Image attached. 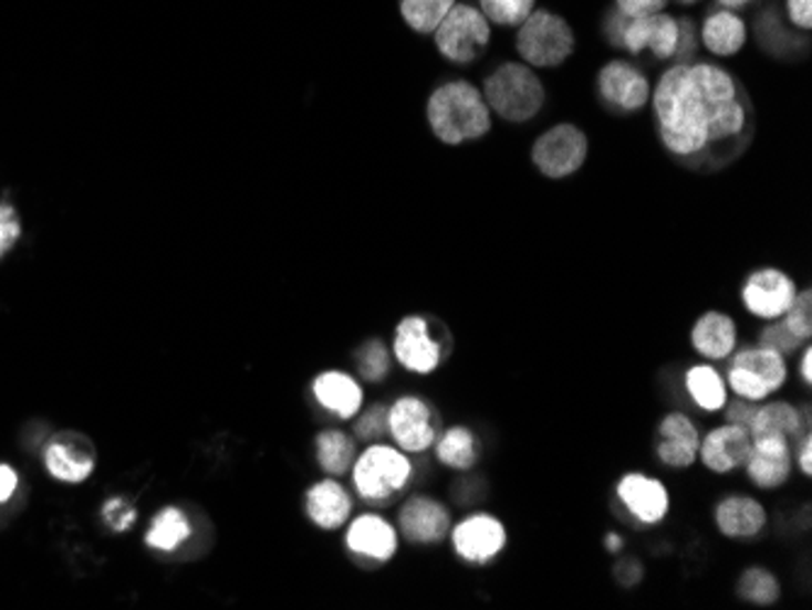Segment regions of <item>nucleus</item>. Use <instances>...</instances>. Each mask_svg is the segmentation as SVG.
I'll use <instances>...</instances> for the list:
<instances>
[{
  "mask_svg": "<svg viewBox=\"0 0 812 610\" xmlns=\"http://www.w3.org/2000/svg\"><path fill=\"white\" fill-rule=\"evenodd\" d=\"M649 101L659 144L686 168L728 166L754 137V107L745 85L710 61L669 66Z\"/></svg>",
  "mask_w": 812,
  "mask_h": 610,
  "instance_id": "nucleus-1",
  "label": "nucleus"
},
{
  "mask_svg": "<svg viewBox=\"0 0 812 610\" xmlns=\"http://www.w3.org/2000/svg\"><path fill=\"white\" fill-rule=\"evenodd\" d=\"M426 117L436 137L450 146L482 139L491 129V109L485 95L467 81L438 85L428 97Z\"/></svg>",
  "mask_w": 812,
  "mask_h": 610,
  "instance_id": "nucleus-2",
  "label": "nucleus"
},
{
  "mask_svg": "<svg viewBox=\"0 0 812 610\" xmlns=\"http://www.w3.org/2000/svg\"><path fill=\"white\" fill-rule=\"evenodd\" d=\"M482 95L491 113L516 125L533 119L545 105V88L535 71L528 64H513V61L489 73Z\"/></svg>",
  "mask_w": 812,
  "mask_h": 610,
  "instance_id": "nucleus-3",
  "label": "nucleus"
},
{
  "mask_svg": "<svg viewBox=\"0 0 812 610\" xmlns=\"http://www.w3.org/2000/svg\"><path fill=\"white\" fill-rule=\"evenodd\" d=\"M351 470L355 492L371 504H385L402 494L414 474L409 455L385 443L367 445Z\"/></svg>",
  "mask_w": 812,
  "mask_h": 610,
  "instance_id": "nucleus-4",
  "label": "nucleus"
},
{
  "mask_svg": "<svg viewBox=\"0 0 812 610\" xmlns=\"http://www.w3.org/2000/svg\"><path fill=\"white\" fill-rule=\"evenodd\" d=\"M789 380V362L781 353L764 346H747L730 356V368L725 375L728 389L740 399L767 401Z\"/></svg>",
  "mask_w": 812,
  "mask_h": 610,
  "instance_id": "nucleus-5",
  "label": "nucleus"
},
{
  "mask_svg": "<svg viewBox=\"0 0 812 610\" xmlns=\"http://www.w3.org/2000/svg\"><path fill=\"white\" fill-rule=\"evenodd\" d=\"M516 49L528 66H560L574 52V32L570 22L550 10H533L519 24Z\"/></svg>",
  "mask_w": 812,
  "mask_h": 610,
  "instance_id": "nucleus-6",
  "label": "nucleus"
},
{
  "mask_svg": "<svg viewBox=\"0 0 812 610\" xmlns=\"http://www.w3.org/2000/svg\"><path fill=\"white\" fill-rule=\"evenodd\" d=\"M491 40L489 20L475 6L458 3L436 28L438 52L452 64H475L487 52Z\"/></svg>",
  "mask_w": 812,
  "mask_h": 610,
  "instance_id": "nucleus-7",
  "label": "nucleus"
},
{
  "mask_svg": "<svg viewBox=\"0 0 812 610\" xmlns=\"http://www.w3.org/2000/svg\"><path fill=\"white\" fill-rule=\"evenodd\" d=\"M586 154H589L586 134L576 125H570V122L550 127L545 134H540L531 151L535 168L552 180L576 173V170L584 166Z\"/></svg>",
  "mask_w": 812,
  "mask_h": 610,
  "instance_id": "nucleus-8",
  "label": "nucleus"
},
{
  "mask_svg": "<svg viewBox=\"0 0 812 610\" xmlns=\"http://www.w3.org/2000/svg\"><path fill=\"white\" fill-rule=\"evenodd\" d=\"M452 550L467 565H489L507 550V526L491 514H472L450 528Z\"/></svg>",
  "mask_w": 812,
  "mask_h": 610,
  "instance_id": "nucleus-9",
  "label": "nucleus"
},
{
  "mask_svg": "<svg viewBox=\"0 0 812 610\" xmlns=\"http://www.w3.org/2000/svg\"><path fill=\"white\" fill-rule=\"evenodd\" d=\"M389 435L406 455L426 453L438 435L434 407L418 397H399L389 407Z\"/></svg>",
  "mask_w": 812,
  "mask_h": 610,
  "instance_id": "nucleus-10",
  "label": "nucleus"
},
{
  "mask_svg": "<svg viewBox=\"0 0 812 610\" xmlns=\"http://www.w3.org/2000/svg\"><path fill=\"white\" fill-rule=\"evenodd\" d=\"M740 295L749 314L761 322H777L789 312L798 287L793 277L779 267H759V271L749 273Z\"/></svg>",
  "mask_w": 812,
  "mask_h": 610,
  "instance_id": "nucleus-11",
  "label": "nucleus"
},
{
  "mask_svg": "<svg viewBox=\"0 0 812 610\" xmlns=\"http://www.w3.org/2000/svg\"><path fill=\"white\" fill-rule=\"evenodd\" d=\"M392 353H395L402 368L414 375L436 372L446 358V348L434 336V328H430L426 316H404L395 332Z\"/></svg>",
  "mask_w": 812,
  "mask_h": 610,
  "instance_id": "nucleus-12",
  "label": "nucleus"
},
{
  "mask_svg": "<svg viewBox=\"0 0 812 610\" xmlns=\"http://www.w3.org/2000/svg\"><path fill=\"white\" fill-rule=\"evenodd\" d=\"M598 95L601 103L615 113H637L649 103V81L631 61L615 59L598 71Z\"/></svg>",
  "mask_w": 812,
  "mask_h": 610,
  "instance_id": "nucleus-13",
  "label": "nucleus"
},
{
  "mask_svg": "<svg viewBox=\"0 0 812 610\" xmlns=\"http://www.w3.org/2000/svg\"><path fill=\"white\" fill-rule=\"evenodd\" d=\"M742 470L757 490H779L793 474V445L783 435H757Z\"/></svg>",
  "mask_w": 812,
  "mask_h": 610,
  "instance_id": "nucleus-14",
  "label": "nucleus"
},
{
  "mask_svg": "<svg viewBox=\"0 0 812 610\" xmlns=\"http://www.w3.org/2000/svg\"><path fill=\"white\" fill-rule=\"evenodd\" d=\"M621 506L639 526H657L669 516V492L659 480L643 472H627L615 484Z\"/></svg>",
  "mask_w": 812,
  "mask_h": 610,
  "instance_id": "nucleus-15",
  "label": "nucleus"
},
{
  "mask_svg": "<svg viewBox=\"0 0 812 610\" xmlns=\"http://www.w3.org/2000/svg\"><path fill=\"white\" fill-rule=\"evenodd\" d=\"M621 46L635 56L649 52L655 59H674L676 49H679V20L662 15V12L645 18H627Z\"/></svg>",
  "mask_w": 812,
  "mask_h": 610,
  "instance_id": "nucleus-16",
  "label": "nucleus"
},
{
  "mask_svg": "<svg viewBox=\"0 0 812 610\" xmlns=\"http://www.w3.org/2000/svg\"><path fill=\"white\" fill-rule=\"evenodd\" d=\"M700 431L684 411H672L657 425L655 455L664 467L688 470L698 460Z\"/></svg>",
  "mask_w": 812,
  "mask_h": 610,
  "instance_id": "nucleus-17",
  "label": "nucleus"
},
{
  "mask_svg": "<svg viewBox=\"0 0 812 610\" xmlns=\"http://www.w3.org/2000/svg\"><path fill=\"white\" fill-rule=\"evenodd\" d=\"M44 465L54 480L79 484L89 480L95 470V450L85 435L64 431L52 438L44 450Z\"/></svg>",
  "mask_w": 812,
  "mask_h": 610,
  "instance_id": "nucleus-18",
  "label": "nucleus"
},
{
  "mask_svg": "<svg viewBox=\"0 0 812 610\" xmlns=\"http://www.w3.org/2000/svg\"><path fill=\"white\" fill-rule=\"evenodd\" d=\"M749 448H752V435L745 425L725 423L700 438L698 460L712 474H730L745 467Z\"/></svg>",
  "mask_w": 812,
  "mask_h": 610,
  "instance_id": "nucleus-19",
  "label": "nucleus"
},
{
  "mask_svg": "<svg viewBox=\"0 0 812 610\" xmlns=\"http://www.w3.org/2000/svg\"><path fill=\"white\" fill-rule=\"evenodd\" d=\"M450 528V511L430 496H414L399 511V533L414 545H438Z\"/></svg>",
  "mask_w": 812,
  "mask_h": 610,
  "instance_id": "nucleus-20",
  "label": "nucleus"
},
{
  "mask_svg": "<svg viewBox=\"0 0 812 610\" xmlns=\"http://www.w3.org/2000/svg\"><path fill=\"white\" fill-rule=\"evenodd\" d=\"M346 547L353 557L363 559V562L385 565L397 555L399 535L397 528L389 526L383 516L363 514L351 520L346 530Z\"/></svg>",
  "mask_w": 812,
  "mask_h": 610,
  "instance_id": "nucleus-21",
  "label": "nucleus"
},
{
  "mask_svg": "<svg viewBox=\"0 0 812 610\" xmlns=\"http://www.w3.org/2000/svg\"><path fill=\"white\" fill-rule=\"evenodd\" d=\"M716 518V528L730 540H752L767 528V508L761 506L757 498L735 494L722 498L712 511Z\"/></svg>",
  "mask_w": 812,
  "mask_h": 610,
  "instance_id": "nucleus-22",
  "label": "nucleus"
},
{
  "mask_svg": "<svg viewBox=\"0 0 812 610\" xmlns=\"http://www.w3.org/2000/svg\"><path fill=\"white\" fill-rule=\"evenodd\" d=\"M312 395L316 404L334 413L336 419H355L363 409V387L353 375L343 370H324L314 377Z\"/></svg>",
  "mask_w": 812,
  "mask_h": 610,
  "instance_id": "nucleus-23",
  "label": "nucleus"
},
{
  "mask_svg": "<svg viewBox=\"0 0 812 610\" xmlns=\"http://www.w3.org/2000/svg\"><path fill=\"white\" fill-rule=\"evenodd\" d=\"M304 511L316 528L339 530L348 523L353 498L336 480H322L312 484L304 496Z\"/></svg>",
  "mask_w": 812,
  "mask_h": 610,
  "instance_id": "nucleus-24",
  "label": "nucleus"
},
{
  "mask_svg": "<svg viewBox=\"0 0 812 610\" xmlns=\"http://www.w3.org/2000/svg\"><path fill=\"white\" fill-rule=\"evenodd\" d=\"M691 344L700 358L710 362L728 360L737 350V324L725 312L700 314L691 328Z\"/></svg>",
  "mask_w": 812,
  "mask_h": 610,
  "instance_id": "nucleus-25",
  "label": "nucleus"
},
{
  "mask_svg": "<svg viewBox=\"0 0 812 610\" xmlns=\"http://www.w3.org/2000/svg\"><path fill=\"white\" fill-rule=\"evenodd\" d=\"M749 435H783L785 441L795 445L798 438L810 431L808 409H798L789 401H761L757 413L749 421Z\"/></svg>",
  "mask_w": 812,
  "mask_h": 610,
  "instance_id": "nucleus-26",
  "label": "nucleus"
},
{
  "mask_svg": "<svg viewBox=\"0 0 812 610\" xmlns=\"http://www.w3.org/2000/svg\"><path fill=\"white\" fill-rule=\"evenodd\" d=\"M684 385H686V395L691 397L694 404L700 411L708 413H718L722 411V407L728 404V382H725V375L712 368L710 362H698L691 365L684 375Z\"/></svg>",
  "mask_w": 812,
  "mask_h": 610,
  "instance_id": "nucleus-27",
  "label": "nucleus"
},
{
  "mask_svg": "<svg viewBox=\"0 0 812 610\" xmlns=\"http://www.w3.org/2000/svg\"><path fill=\"white\" fill-rule=\"evenodd\" d=\"M704 44L710 54L732 56L747 42V24L732 10H712L704 22Z\"/></svg>",
  "mask_w": 812,
  "mask_h": 610,
  "instance_id": "nucleus-28",
  "label": "nucleus"
},
{
  "mask_svg": "<svg viewBox=\"0 0 812 610\" xmlns=\"http://www.w3.org/2000/svg\"><path fill=\"white\" fill-rule=\"evenodd\" d=\"M436 458L440 465L450 470L467 472L477 465L479 460V443L477 435L467 429V425H452V429L443 431L436 443Z\"/></svg>",
  "mask_w": 812,
  "mask_h": 610,
  "instance_id": "nucleus-29",
  "label": "nucleus"
},
{
  "mask_svg": "<svg viewBox=\"0 0 812 610\" xmlns=\"http://www.w3.org/2000/svg\"><path fill=\"white\" fill-rule=\"evenodd\" d=\"M316 462L331 477L346 474L355 462V443L353 438L339 429H326L316 435L314 441Z\"/></svg>",
  "mask_w": 812,
  "mask_h": 610,
  "instance_id": "nucleus-30",
  "label": "nucleus"
},
{
  "mask_svg": "<svg viewBox=\"0 0 812 610\" xmlns=\"http://www.w3.org/2000/svg\"><path fill=\"white\" fill-rule=\"evenodd\" d=\"M190 533L192 528L186 514L176 506H168L152 520V528L146 533V545L158 553H174L190 538Z\"/></svg>",
  "mask_w": 812,
  "mask_h": 610,
  "instance_id": "nucleus-31",
  "label": "nucleus"
},
{
  "mask_svg": "<svg viewBox=\"0 0 812 610\" xmlns=\"http://www.w3.org/2000/svg\"><path fill=\"white\" fill-rule=\"evenodd\" d=\"M737 596L752 606H773L781 599V583L764 567H749L737 581Z\"/></svg>",
  "mask_w": 812,
  "mask_h": 610,
  "instance_id": "nucleus-32",
  "label": "nucleus"
},
{
  "mask_svg": "<svg viewBox=\"0 0 812 610\" xmlns=\"http://www.w3.org/2000/svg\"><path fill=\"white\" fill-rule=\"evenodd\" d=\"M402 15L412 30L428 34L436 32L443 18L448 15L455 0H402Z\"/></svg>",
  "mask_w": 812,
  "mask_h": 610,
  "instance_id": "nucleus-33",
  "label": "nucleus"
},
{
  "mask_svg": "<svg viewBox=\"0 0 812 610\" xmlns=\"http://www.w3.org/2000/svg\"><path fill=\"white\" fill-rule=\"evenodd\" d=\"M355 368H358L363 380L383 382L392 368L389 348L377 338L365 340V344L355 350Z\"/></svg>",
  "mask_w": 812,
  "mask_h": 610,
  "instance_id": "nucleus-34",
  "label": "nucleus"
},
{
  "mask_svg": "<svg viewBox=\"0 0 812 610\" xmlns=\"http://www.w3.org/2000/svg\"><path fill=\"white\" fill-rule=\"evenodd\" d=\"M485 18L503 24V28H519L535 8V0H479Z\"/></svg>",
  "mask_w": 812,
  "mask_h": 610,
  "instance_id": "nucleus-35",
  "label": "nucleus"
},
{
  "mask_svg": "<svg viewBox=\"0 0 812 610\" xmlns=\"http://www.w3.org/2000/svg\"><path fill=\"white\" fill-rule=\"evenodd\" d=\"M757 36L761 40V44H764L769 49L771 54H773V46H777V40H783V46H785V52H789V54L795 52L798 44L805 46V42H808V40H795L793 34H789V32L783 30L781 12H777V8L764 10V15L759 18V22H757Z\"/></svg>",
  "mask_w": 812,
  "mask_h": 610,
  "instance_id": "nucleus-36",
  "label": "nucleus"
},
{
  "mask_svg": "<svg viewBox=\"0 0 812 610\" xmlns=\"http://www.w3.org/2000/svg\"><path fill=\"white\" fill-rule=\"evenodd\" d=\"M781 322L789 326V332L793 336H798L803 340V344H808L810 336H812V295H810V290L798 292L793 304L789 307V312L781 316Z\"/></svg>",
  "mask_w": 812,
  "mask_h": 610,
  "instance_id": "nucleus-37",
  "label": "nucleus"
},
{
  "mask_svg": "<svg viewBox=\"0 0 812 610\" xmlns=\"http://www.w3.org/2000/svg\"><path fill=\"white\" fill-rule=\"evenodd\" d=\"M759 346L777 350L783 358H789V356H795V353L801 350L805 344L798 336H793L789 332V326H785L781 319H777V322H767V326L761 328Z\"/></svg>",
  "mask_w": 812,
  "mask_h": 610,
  "instance_id": "nucleus-38",
  "label": "nucleus"
},
{
  "mask_svg": "<svg viewBox=\"0 0 812 610\" xmlns=\"http://www.w3.org/2000/svg\"><path fill=\"white\" fill-rule=\"evenodd\" d=\"M355 435L367 443H377L379 438L389 435V407L383 404L367 407L361 413L358 423H355Z\"/></svg>",
  "mask_w": 812,
  "mask_h": 610,
  "instance_id": "nucleus-39",
  "label": "nucleus"
},
{
  "mask_svg": "<svg viewBox=\"0 0 812 610\" xmlns=\"http://www.w3.org/2000/svg\"><path fill=\"white\" fill-rule=\"evenodd\" d=\"M20 239V219L10 204H0V259L15 246Z\"/></svg>",
  "mask_w": 812,
  "mask_h": 610,
  "instance_id": "nucleus-40",
  "label": "nucleus"
},
{
  "mask_svg": "<svg viewBox=\"0 0 812 610\" xmlns=\"http://www.w3.org/2000/svg\"><path fill=\"white\" fill-rule=\"evenodd\" d=\"M761 401H749V399H740L735 397L732 401L728 399V404H725V419H728V423H737V425H745V429H749V421H752V417L757 413Z\"/></svg>",
  "mask_w": 812,
  "mask_h": 610,
  "instance_id": "nucleus-41",
  "label": "nucleus"
},
{
  "mask_svg": "<svg viewBox=\"0 0 812 610\" xmlns=\"http://www.w3.org/2000/svg\"><path fill=\"white\" fill-rule=\"evenodd\" d=\"M667 3L669 0H615V8H618L625 18H645L662 12L667 8Z\"/></svg>",
  "mask_w": 812,
  "mask_h": 610,
  "instance_id": "nucleus-42",
  "label": "nucleus"
},
{
  "mask_svg": "<svg viewBox=\"0 0 812 610\" xmlns=\"http://www.w3.org/2000/svg\"><path fill=\"white\" fill-rule=\"evenodd\" d=\"M698 36H696V28L691 18H681L679 20V49H676V64H684V61H691L694 52H696Z\"/></svg>",
  "mask_w": 812,
  "mask_h": 610,
  "instance_id": "nucleus-43",
  "label": "nucleus"
},
{
  "mask_svg": "<svg viewBox=\"0 0 812 610\" xmlns=\"http://www.w3.org/2000/svg\"><path fill=\"white\" fill-rule=\"evenodd\" d=\"M103 516H105V520L115 530H127L132 526V523H134V518H137V514H134V508H129L125 502H122V498H115V502L105 504Z\"/></svg>",
  "mask_w": 812,
  "mask_h": 610,
  "instance_id": "nucleus-44",
  "label": "nucleus"
},
{
  "mask_svg": "<svg viewBox=\"0 0 812 610\" xmlns=\"http://www.w3.org/2000/svg\"><path fill=\"white\" fill-rule=\"evenodd\" d=\"M793 465H798L805 477L812 474V433L805 431L793 445Z\"/></svg>",
  "mask_w": 812,
  "mask_h": 610,
  "instance_id": "nucleus-45",
  "label": "nucleus"
},
{
  "mask_svg": "<svg viewBox=\"0 0 812 610\" xmlns=\"http://www.w3.org/2000/svg\"><path fill=\"white\" fill-rule=\"evenodd\" d=\"M785 8H789V18L795 28L801 30L812 28V0H789Z\"/></svg>",
  "mask_w": 812,
  "mask_h": 610,
  "instance_id": "nucleus-46",
  "label": "nucleus"
},
{
  "mask_svg": "<svg viewBox=\"0 0 812 610\" xmlns=\"http://www.w3.org/2000/svg\"><path fill=\"white\" fill-rule=\"evenodd\" d=\"M615 577H618L623 587H635V583L643 579V567H639L635 559H625V562H621L618 569H615Z\"/></svg>",
  "mask_w": 812,
  "mask_h": 610,
  "instance_id": "nucleus-47",
  "label": "nucleus"
},
{
  "mask_svg": "<svg viewBox=\"0 0 812 610\" xmlns=\"http://www.w3.org/2000/svg\"><path fill=\"white\" fill-rule=\"evenodd\" d=\"M18 490V474L10 465H0V504L10 502V496Z\"/></svg>",
  "mask_w": 812,
  "mask_h": 610,
  "instance_id": "nucleus-48",
  "label": "nucleus"
},
{
  "mask_svg": "<svg viewBox=\"0 0 812 610\" xmlns=\"http://www.w3.org/2000/svg\"><path fill=\"white\" fill-rule=\"evenodd\" d=\"M798 372H801V380L810 387L812 382V350L810 348H801V365H798Z\"/></svg>",
  "mask_w": 812,
  "mask_h": 610,
  "instance_id": "nucleus-49",
  "label": "nucleus"
},
{
  "mask_svg": "<svg viewBox=\"0 0 812 610\" xmlns=\"http://www.w3.org/2000/svg\"><path fill=\"white\" fill-rule=\"evenodd\" d=\"M625 545V540L621 538V535H606V547H608V553H621V547Z\"/></svg>",
  "mask_w": 812,
  "mask_h": 610,
  "instance_id": "nucleus-50",
  "label": "nucleus"
},
{
  "mask_svg": "<svg viewBox=\"0 0 812 610\" xmlns=\"http://www.w3.org/2000/svg\"><path fill=\"white\" fill-rule=\"evenodd\" d=\"M718 3L728 10H737V8H747L749 3H754V0H718Z\"/></svg>",
  "mask_w": 812,
  "mask_h": 610,
  "instance_id": "nucleus-51",
  "label": "nucleus"
},
{
  "mask_svg": "<svg viewBox=\"0 0 812 610\" xmlns=\"http://www.w3.org/2000/svg\"><path fill=\"white\" fill-rule=\"evenodd\" d=\"M679 3H684V6H694V3H698V0H679Z\"/></svg>",
  "mask_w": 812,
  "mask_h": 610,
  "instance_id": "nucleus-52",
  "label": "nucleus"
}]
</instances>
